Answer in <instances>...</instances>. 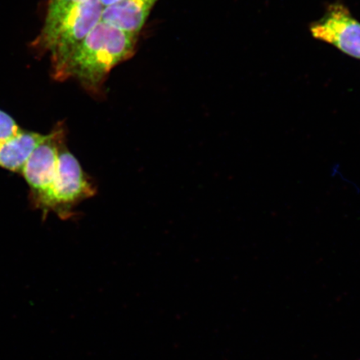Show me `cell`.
I'll return each instance as SVG.
<instances>
[{"mask_svg": "<svg viewBox=\"0 0 360 360\" xmlns=\"http://www.w3.org/2000/svg\"><path fill=\"white\" fill-rule=\"evenodd\" d=\"M66 141V129L58 123L52 131L45 135L26 161L21 171L29 184L31 200L39 209L55 181L60 146Z\"/></svg>", "mask_w": 360, "mask_h": 360, "instance_id": "obj_4", "label": "cell"}, {"mask_svg": "<svg viewBox=\"0 0 360 360\" xmlns=\"http://www.w3.org/2000/svg\"><path fill=\"white\" fill-rule=\"evenodd\" d=\"M103 10L100 0H88L78 4L48 39L34 45L39 52L49 53L53 79L61 81L71 58L90 31L101 20Z\"/></svg>", "mask_w": 360, "mask_h": 360, "instance_id": "obj_2", "label": "cell"}, {"mask_svg": "<svg viewBox=\"0 0 360 360\" xmlns=\"http://www.w3.org/2000/svg\"><path fill=\"white\" fill-rule=\"evenodd\" d=\"M116 1H118V0H100V2L103 7L109 6L110 4H114Z\"/></svg>", "mask_w": 360, "mask_h": 360, "instance_id": "obj_10", "label": "cell"}, {"mask_svg": "<svg viewBox=\"0 0 360 360\" xmlns=\"http://www.w3.org/2000/svg\"><path fill=\"white\" fill-rule=\"evenodd\" d=\"M44 137V134L22 130L16 136L0 142V167L21 173L26 161Z\"/></svg>", "mask_w": 360, "mask_h": 360, "instance_id": "obj_7", "label": "cell"}, {"mask_svg": "<svg viewBox=\"0 0 360 360\" xmlns=\"http://www.w3.org/2000/svg\"><path fill=\"white\" fill-rule=\"evenodd\" d=\"M313 37L334 45L341 52L360 60V22L345 4H330L325 15L309 25Z\"/></svg>", "mask_w": 360, "mask_h": 360, "instance_id": "obj_5", "label": "cell"}, {"mask_svg": "<svg viewBox=\"0 0 360 360\" xmlns=\"http://www.w3.org/2000/svg\"><path fill=\"white\" fill-rule=\"evenodd\" d=\"M22 130L11 115L0 110V142L16 136Z\"/></svg>", "mask_w": 360, "mask_h": 360, "instance_id": "obj_9", "label": "cell"}, {"mask_svg": "<svg viewBox=\"0 0 360 360\" xmlns=\"http://www.w3.org/2000/svg\"><path fill=\"white\" fill-rule=\"evenodd\" d=\"M96 193L97 188L92 179L68 148L66 141L63 142L55 181L39 209L45 215L53 212L62 219H70L75 214L76 207Z\"/></svg>", "mask_w": 360, "mask_h": 360, "instance_id": "obj_3", "label": "cell"}, {"mask_svg": "<svg viewBox=\"0 0 360 360\" xmlns=\"http://www.w3.org/2000/svg\"><path fill=\"white\" fill-rule=\"evenodd\" d=\"M159 0H118L103 7L101 20L133 34H141Z\"/></svg>", "mask_w": 360, "mask_h": 360, "instance_id": "obj_6", "label": "cell"}, {"mask_svg": "<svg viewBox=\"0 0 360 360\" xmlns=\"http://www.w3.org/2000/svg\"><path fill=\"white\" fill-rule=\"evenodd\" d=\"M85 1L88 0H49L46 18L34 45L42 43L48 39L72 8Z\"/></svg>", "mask_w": 360, "mask_h": 360, "instance_id": "obj_8", "label": "cell"}, {"mask_svg": "<svg viewBox=\"0 0 360 360\" xmlns=\"http://www.w3.org/2000/svg\"><path fill=\"white\" fill-rule=\"evenodd\" d=\"M139 36L101 20L71 58L61 81L74 79L89 93L101 94L112 70L134 55Z\"/></svg>", "mask_w": 360, "mask_h": 360, "instance_id": "obj_1", "label": "cell"}]
</instances>
